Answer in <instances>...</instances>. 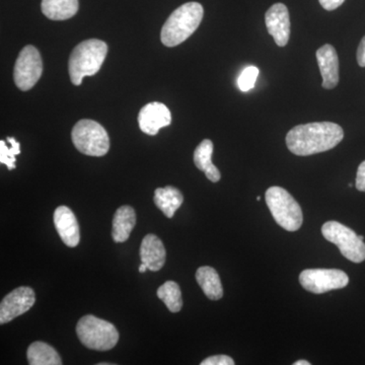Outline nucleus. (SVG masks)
I'll return each instance as SVG.
<instances>
[{"label":"nucleus","mask_w":365,"mask_h":365,"mask_svg":"<svg viewBox=\"0 0 365 365\" xmlns=\"http://www.w3.org/2000/svg\"><path fill=\"white\" fill-rule=\"evenodd\" d=\"M78 0H42V13L52 21H66L78 11Z\"/></svg>","instance_id":"18"},{"label":"nucleus","mask_w":365,"mask_h":365,"mask_svg":"<svg viewBox=\"0 0 365 365\" xmlns=\"http://www.w3.org/2000/svg\"><path fill=\"white\" fill-rule=\"evenodd\" d=\"M322 234L339 248L341 254L353 263L365 260V244L351 228L338 222H328L322 227Z\"/></svg>","instance_id":"7"},{"label":"nucleus","mask_w":365,"mask_h":365,"mask_svg":"<svg viewBox=\"0 0 365 365\" xmlns=\"http://www.w3.org/2000/svg\"><path fill=\"white\" fill-rule=\"evenodd\" d=\"M135 223V211L131 206L124 205L118 208L113 218L112 237L114 242H126L130 237Z\"/></svg>","instance_id":"16"},{"label":"nucleus","mask_w":365,"mask_h":365,"mask_svg":"<svg viewBox=\"0 0 365 365\" xmlns=\"http://www.w3.org/2000/svg\"><path fill=\"white\" fill-rule=\"evenodd\" d=\"M196 280L209 299L218 300L223 297L220 275L215 268L203 266L197 270Z\"/></svg>","instance_id":"20"},{"label":"nucleus","mask_w":365,"mask_h":365,"mask_svg":"<svg viewBox=\"0 0 365 365\" xmlns=\"http://www.w3.org/2000/svg\"><path fill=\"white\" fill-rule=\"evenodd\" d=\"M258 76L259 69L256 66L246 67L237 79V86H239L240 90L244 93L253 90Z\"/></svg>","instance_id":"24"},{"label":"nucleus","mask_w":365,"mask_h":365,"mask_svg":"<svg viewBox=\"0 0 365 365\" xmlns=\"http://www.w3.org/2000/svg\"><path fill=\"white\" fill-rule=\"evenodd\" d=\"M319 71L323 78V88L327 90L335 88L339 83V59L332 45L326 44L317 51Z\"/></svg>","instance_id":"14"},{"label":"nucleus","mask_w":365,"mask_h":365,"mask_svg":"<svg viewBox=\"0 0 365 365\" xmlns=\"http://www.w3.org/2000/svg\"><path fill=\"white\" fill-rule=\"evenodd\" d=\"M35 292L31 287L16 288L0 304V323H9L26 313L35 304Z\"/></svg>","instance_id":"10"},{"label":"nucleus","mask_w":365,"mask_h":365,"mask_svg":"<svg viewBox=\"0 0 365 365\" xmlns=\"http://www.w3.org/2000/svg\"><path fill=\"white\" fill-rule=\"evenodd\" d=\"M146 270H148V266L145 264L143 263L140 266H139V272L144 273Z\"/></svg>","instance_id":"29"},{"label":"nucleus","mask_w":365,"mask_h":365,"mask_svg":"<svg viewBox=\"0 0 365 365\" xmlns=\"http://www.w3.org/2000/svg\"><path fill=\"white\" fill-rule=\"evenodd\" d=\"M299 282L307 292L323 294L347 287L349 277L338 269H307L300 273Z\"/></svg>","instance_id":"8"},{"label":"nucleus","mask_w":365,"mask_h":365,"mask_svg":"<svg viewBox=\"0 0 365 365\" xmlns=\"http://www.w3.org/2000/svg\"><path fill=\"white\" fill-rule=\"evenodd\" d=\"M213 153V143L209 139H205L197 146L194 151V163L197 169L205 173V176L209 181L217 182L220 181L222 175L220 170L215 167L211 160Z\"/></svg>","instance_id":"17"},{"label":"nucleus","mask_w":365,"mask_h":365,"mask_svg":"<svg viewBox=\"0 0 365 365\" xmlns=\"http://www.w3.org/2000/svg\"><path fill=\"white\" fill-rule=\"evenodd\" d=\"M54 225L62 242L69 248H76L81 235L76 215L67 206H59L54 212Z\"/></svg>","instance_id":"13"},{"label":"nucleus","mask_w":365,"mask_h":365,"mask_svg":"<svg viewBox=\"0 0 365 365\" xmlns=\"http://www.w3.org/2000/svg\"><path fill=\"white\" fill-rule=\"evenodd\" d=\"M172 115L167 106L153 102L144 106L138 115L139 128L148 135H157L163 127L169 126Z\"/></svg>","instance_id":"11"},{"label":"nucleus","mask_w":365,"mask_h":365,"mask_svg":"<svg viewBox=\"0 0 365 365\" xmlns=\"http://www.w3.org/2000/svg\"><path fill=\"white\" fill-rule=\"evenodd\" d=\"M309 361H307V360H299V361L294 362V365H309Z\"/></svg>","instance_id":"30"},{"label":"nucleus","mask_w":365,"mask_h":365,"mask_svg":"<svg viewBox=\"0 0 365 365\" xmlns=\"http://www.w3.org/2000/svg\"><path fill=\"white\" fill-rule=\"evenodd\" d=\"M7 141L11 143V148H7L4 140L0 141V163L11 170L16 169V157L21 153V145L14 137H7Z\"/></svg>","instance_id":"23"},{"label":"nucleus","mask_w":365,"mask_h":365,"mask_svg":"<svg viewBox=\"0 0 365 365\" xmlns=\"http://www.w3.org/2000/svg\"><path fill=\"white\" fill-rule=\"evenodd\" d=\"M357 62L360 67H365V36L362 38L357 50Z\"/></svg>","instance_id":"28"},{"label":"nucleus","mask_w":365,"mask_h":365,"mask_svg":"<svg viewBox=\"0 0 365 365\" xmlns=\"http://www.w3.org/2000/svg\"><path fill=\"white\" fill-rule=\"evenodd\" d=\"M344 138L342 127L332 122H314L295 126L287 135L288 150L299 157L332 150Z\"/></svg>","instance_id":"1"},{"label":"nucleus","mask_w":365,"mask_h":365,"mask_svg":"<svg viewBox=\"0 0 365 365\" xmlns=\"http://www.w3.org/2000/svg\"><path fill=\"white\" fill-rule=\"evenodd\" d=\"M158 299L165 302L170 313H178L182 307V292L175 281H167L158 289Z\"/></svg>","instance_id":"22"},{"label":"nucleus","mask_w":365,"mask_h":365,"mask_svg":"<svg viewBox=\"0 0 365 365\" xmlns=\"http://www.w3.org/2000/svg\"><path fill=\"white\" fill-rule=\"evenodd\" d=\"M355 186L359 191L365 192V160L360 163L359 170H357Z\"/></svg>","instance_id":"26"},{"label":"nucleus","mask_w":365,"mask_h":365,"mask_svg":"<svg viewBox=\"0 0 365 365\" xmlns=\"http://www.w3.org/2000/svg\"><path fill=\"white\" fill-rule=\"evenodd\" d=\"M167 252L163 242L155 235H148L140 246V259L148 266V270L157 272L163 267Z\"/></svg>","instance_id":"15"},{"label":"nucleus","mask_w":365,"mask_h":365,"mask_svg":"<svg viewBox=\"0 0 365 365\" xmlns=\"http://www.w3.org/2000/svg\"><path fill=\"white\" fill-rule=\"evenodd\" d=\"M29 364L31 365H60L62 364L58 352L47 343L34 342L28 348Z\"/></svg>","instance_id":"21"},{"label":"nucleus","mask_w":365,"mask_h":365,"mask_svg":"<svg viewBox=\"0 0 365 365\" xmlns=\"http://www.w3.org/2000/svg\"><path fill=\"white\" fill-rule=\"evenodd\" d=\"M265 23L276 44L279 47L287 46L290 37V19L287 6L273 4L265 14Z\"/></svg>","instance_id":"12"},{"label":"nucleus","mask_w":365,"mask_h":365,"mask_svg":"<svg viewBox=\"0 0 365 365\" xmlns=\"http://www.w3.org/2000/svg\"><path fill=\"white\" fill-rule=\"evenodd\" d=\"M42 73L43 61L40 52L32 45L26 46L14 64V83L21 91H26L35 86Z\"/></svg>","instance_id":"9"},{"label":"nucleus","mask_w":365,"mask_h":365,"mask_svg":"<svg viewBox=\"0 0 365 365\" xmlns=\"http://www.w3.org/2000/svg\"><path fill=\"white\" fill-rule=\"evenodd\" d=\"M266 203L278 225L287 232H297L304 222L302 208L287 190L271 187L266 192Z\"/></svg>","instance_id":"5"},{"label":"nucleus","mask_w":365,"mask_h":365,"mask_svg":"<svg viewBox=\"0 0 365 365\" xmlns=\"http://www.w3.org/2000/svg\"><path fill=\"white\" fill-rule=\"evenodd\" d=\"M71 139L78 151L90 157H104L110 150L107 131L93 120L78 121L72 129Z\"/></svg>","instance_id":"6"},{"label":"nucleus","mask_w":365,"mask_h":365,"mask_svg":"<svg viewBox=\"0 0 365 365\" xmlns=\"http://www.w3.org/2000/svg\"><path fill=\"white\" fill-rule=\"evenodd\" d=\"M76 334L81 344L97 351L111 350L119 341L116 327L93 314H88L79 319Z\"/></svg>","instance_id":"4"},{"label":"nucleus","mask_w":365,"mask_h":365,"mask_svg":"<svg viewBox=\"0 0 365 365\" xmlns=\"http://www.w3.org/2000/svg\"><path fill=\"white\" fill-rule=\"evenodd\" d=\"M107 53L108 45L101 40H86L76 46L68 61L71 83L74 86H81L86 76L98 73L104 63Z\"/></svg>","instance_id":"3"},{"label":"nucleus","mask_w":365,"mask_h":365,"mask_svg":"<svg viewBox=\"0 0 365 365\" xmlns=\"http://www.w3.org/2000/svg\"><path fill=\"white\" fill-rule=\"evenodd\" d=\"M153 200L158 209L163 211V215L168 218H172L184 202V196L179 189L167 186L155 190Z\"/></svg>","instance_id":"19"},{"label":"nucleus","mask_w":365,"mask_h":365,"mask_svg":"<svg viewBox=\"0 0 365 365\" xmlns=\"http://www.w3.org/2000/svg\"><path fill=\"white\" fill-rule=\"evenodd\" d=\"M344 1L345 0H319L322 7L329 11H335L336 9L342 6Z\"/></svg>","instance_id":"27"},{"label":"nucleus","mask_w":365,"mask_h":365,"mask_svg":"<svg viewBox=\"0 0 365 365\" xmlns=\"http://www.w3.org/2000/svg\"><path fill=\"white\" fill-rule=\"evenodd\" d=\"M203 6L198 2H187L173 11L160 32V40L167 47H175L192 35L203 19Z\"/></svg>","instance_id":"2"},{"label":"nucleus","mask_w":365,"mask_h":365,"mask_svg":"<svg viewBox=\"0 0 365 365\" xmlns=\"http://www.w3.org/2000/svg\"><path fill=\"white\" fill-rule=\"evenodd\" d=\"M235 361L232 357L227 355H215V356L208 357L201 362V365H234Z\"/></svg>","instance_id":"25"}]
</instances>
